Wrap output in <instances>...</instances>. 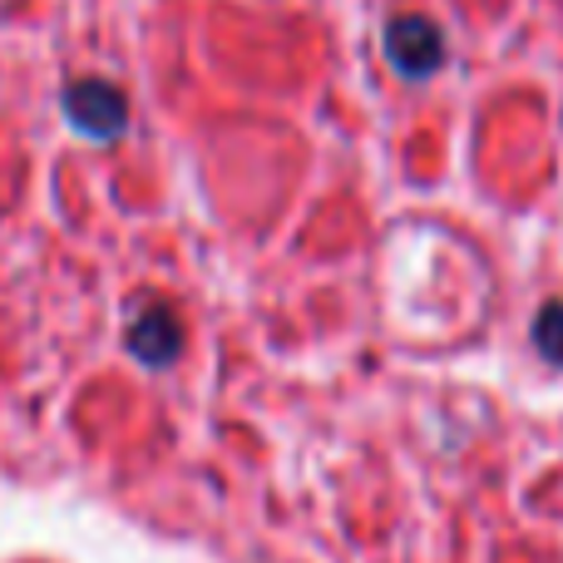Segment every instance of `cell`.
Returning <instances> with one entry per match:
<instances>
[{
  "instance_id": "obj_1",
  "label": "cell",
  "mask_w": 563,
  "mask_h": 563,
  "mask_svg": "<svg viewBox=\"0 0 563 563\" xmlns=\"http://www.w3.org/2000/svg\"><path fill=\"white\" fill-rule=\"evenodd\" d=\"M539 346H544V356L563 361V311H549V317L539 321Z\"/></svg>"
}]
</instances>
